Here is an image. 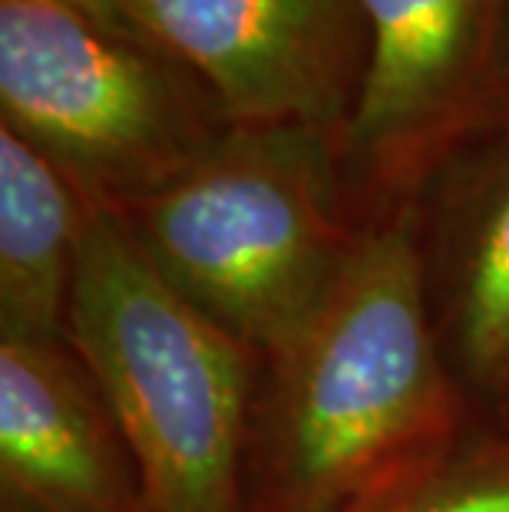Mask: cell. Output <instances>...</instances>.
<instances>
[{"mask_svg": "<svg viewBox=\"0 0 509 512\" xmlns=\"http://www.w3.org/2000/svg\"><path fill=\"white\" fill-rule=\"evenodd\" d=\"M483 417L433 337L417 202L361 225L338 285L262 361L242 512H371Z\"/></svg>", "mask_w": 509, "mask_h": 512, "instance_id": "1", "label": "cell"}, {"mask_svg": "<svg viewBox=\"0 0 509 512\" xmlns=\"http://www.w3.org/2000/svg\"><path fill=\"white\" fill-rule=\"evenodd\" d=\"M119 219L159 275L258 361L308 328L361 235L341 136L311 126H232Z\"/></svg>", "mask_w": 509, "mask_h": 512, "instance_id": "2", "label": "cell"}, {"mask_svg": "<svg viewBox=\"0 0 509 512\" xmlns=\"http://www.w3.org/2000/svg\"><path fill=\"white\" fill-rule=\"evenodd\" d=\"M67 341L100 384L146 512H242L262 361L182 298L113 212H90Z\"/></svg>", "mask_w": 509, "mask_h": 512, "instance_id": "3", "label": "cell"}, {"mask_svg": "<svg viewBox=\"0 0 509 512\" xmlns=\"http://www.w3.org/2000/svg\"><path fill=\"white\" fill-rule=\"evenodd\" d=\"M0 126L93 212L126 215L232 129L196 70L159 43L53 0H0Z\"/></svg>", "mask_w": 509, "mask_h": 512, "instance_id": "4", "label": "cell"}, {"mask_svg": "<svg viewBox=\"0 0 509 512\" xmlns=\"http://www.w3.org/2000/svg\"><path fill=\"white\" fill-rule=\"evenodd\" d=\"M367 70L341 166L357 222L414 199L483 129L509 123V0H361Z\"/></svg>", "mask_w": 509, "mask_h": 512, "instance_id": "5", "label": "cell"}, {"mask_svg": "<svg viewBox=\"0 0 509 512\" xmlns=\"http://www.w3.org/2000/svg\"><path fill=\"white\" fill-rule=\"evenodd\" d=\"M133 30L196 70L232 126L341 139L371 40L361 0H136Z\"/></svg>", "mask_w": 509, "mask_h": 512, "instance_id": "6", "label": "cell"}, {"mask_svg": "<svg viewBox=\"0 0 509 512\" xmlns=\"http://www.w3.org/2000/svg\"><path fill=\"white\" fill-rule=\"evenodd\" d=\"M414 202L443 364L483 417L509 423V123L460 143Z\"/></svg>", "mask_w": 509, "mask_h": 512, "instance_id": "7", "label": "cell"}, {"mask_svg": "<svg viewBox=\"0 0 509 512\" xmlns=\"http://www.w3.org/2000/svg\"><path fill=\"white\" fill-rule=\"evenodd\" d=\"M0 512H146L133 450L70 341H0Z\"/></svg>", "mask_w": 509, "mask_h": 512, "instance_id": "8", "label": "cell"}, {"mask_svg": "<svg viewBox=\"0 0 509 512\" xmlns=\"http://www.w3.org/2000/svg\"><path fill=\"white\" fill-rule=\"evenodd\" d=\"M90 212L37 149L0 126V341H67Z\"/></svg>", "mask_w": 509, "mask_h": 512, "instance_id": "9", "label": "cell"}, {"mask_svg": "<svg viewBox=\"0 0 509 512\" xmlns=\"http://www.w3.org/2000/svg\"><path fill=\"white\" fill-rule=\"evenodd\" d=\"M371 512H509V427H473Z\"/></svg>", "mask_w": 509, "mask_h": 512, "instance_id": "10", "label": "cell"}, {"mask_svg": "<svg viewBox=\"0 0 509 512\" xmlns=\"http://www.w3.org/2000/svg\"><path fill=\"white\" fill-rule=\"evenodd\" d=\"M53 4L77 10V14L96 20V24L116 27V30H133V4L136 0H53Z\"/></svg>", "mask_w": 509, "mask_h": 512, "instance_id": "11", "label": "cell"}]
</instances>
